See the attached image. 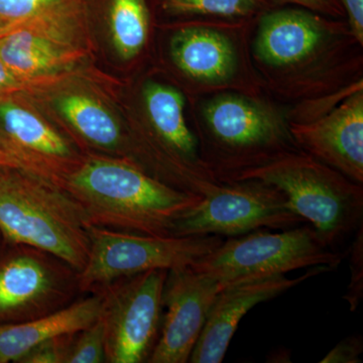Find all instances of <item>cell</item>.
Wrapping results in <instances>:
<instances>
[{"label":"cell","instance_id":"484cf974","mask_svg":"<svg viewBox=\"0 0 363 363\" xmlns=\"http://www.w3.org/2000/svg\"><path fill=\"white\" fill-rule=\"evenodd\" d=\"M363 350L362 336L344 338L321 360V363H358Z\"/></svg>","mask_w":363,"mask_h":363},{"label":"cell","instance_id":"9c48e42d","mask_svg":"<svg viewBox=\"0 0 363 363\" xmlns=\"http://www.w3.org/2000/svg\"><path fill=\"white\" fill-rule=\"evenodd\" d=\"M304 222L278 188L259 180L222 183L177 220L172 235H243L288 229Z\"/></svg>","mask_w":363,"mask_h":363},{"label":"cell","instance_id":"52a82bcc","mask_svg":"<svg viewBox=\"0 0 363 363\" xmlns=\"http://www.w3.org/2000/svg\"><path fill=\"white\" fill-rule=\"evenodd\" d=\"M342 259V253L327 247L313 227L296 226L279 233L259 229L229 238L191 267L233 284L306 267H328L334 271Z\"/></svg>","mask_w":363,"mask_h":363},{"label":"cell","instance_id":"8fae6325","mask_svg":"<svg viewBox=\"0 0 363 363\" xmlns=\"http://www.w3.org/2000/svg\"><path fill=\"white\" fill-rule=\"evenodd\" d=\"M14 247V252L0 262L2 324L37 319L58 311L77 298L81 294L78 272L73 267L39 248Z\"/></svg>","mask_w":363,"mask_h":363},{"label":"cell","instance_id":"603a6c76","mask_svg":"<svg viewBox=\"0 0 363 363\" xmlns=\"http://www.w3.org/2000/svg\"><path fill=\"white\" fill-rule=\"evenodd\" d=\"M77 333V332H76ZM74 334L57 336L35 346L20 359V363H65Z\"/></svg>","mask_w":363,"mask_h":363},{"label":"cell","instance_id":"6da1fadb","mask_svg":"<svg viewBox=\"0 0 363 363\" xmlns=\"http://www.w3.org/2000/svg\"><path fill=\"white\" fill-rule=\"evenodd\" d=\"M362 48L347 21L296 6L262 13L250 40L262 89L304 104L362 80Z\"/></svg>","mask_w":363,"mask_h":363},{"label":"cell","instance_id":"7a4b0ae2","mask_svg":"<svg viewBox=\"0 0 363 363\" xmlns=\"http://www.w3.org/2000/svg\"><path fill=\"white\" fill-rule=\"evenodd\" d=\"M64 189L84 210L91 225L171 236L177 220L202 201L145 172L130 159L88 155Z\"/></svg>","mask_w":363,"mask_h":363},{"label":"cell","instance_id":"ffe728a7","mask_svg":"<svg viewBox=\"0 0 363 363\" xmlns=\"http://www.w3.org/2000/svg\"><path fill=\"white\" fill-rule=\"evenodd\" d=\"M109 23L112 42L121 58L135 59L147 45L150 11L145 0H111Z\"/></svg>","mask_w":363,"mask_h":363},{"label":"cell","instance_id":"277c9868","mask_svg":"<svg viewBox=\"0 0 363 363\" xmlns=\"http://www.w3.org/2000/svg\"><path fill=\"white\" fill-rule=\"evenodd\" d=\"M91 223L65 189L21 171L0 174V234L58 257L78 272L90 250Z\"/></svg>","mask_w":363,"mask_h":363},{"label":"cell","instance_id":"2e32d148","mask_svg":"<svg viewBox=\"0 0 363 363\" xmlns=\"http://www.w3.org/2000/svg\"><path fill=\"white\" fill-rule=\"evenodd\" d=\"M101 313V295L93 293L37 319L1 324L0 363L18 362L35 346L49 339L83 330L97 321Z\"/></svg>","mask_w":363,"mask_h":363},{"label":"cell","instance_id":"7402d4cb","mask_svg":"<svg viewBox=\"0 0 363 363\" xmlns=\"http://www.w3.org/2000/svg\"><path fill=\"white\" fill-rule=\"evenodd\" d=\"M105 325L101 317L74 334L65 363L105 362Z\"/></svg>","mask_w":363,"mask_h":363},{"label":"cell","instance_id":"f1b7e54d","mask_svg":"<svg viewBox=\"0 0 363 363\" xmlns=\"http://www.w3.org/2000/svg\"><path fill=\"white\" fill-rule=\"evenodd\" d=\"M16 169L11 162L2 152H0V174L4 173L6 169Z\"/></svg>","mask_w":363,"mask_h":363},{"label":"cell","instance_id":"d4e9b609","mask_svg":"<svg viewBox=\"0 0 363 363\" xmlns=\"http://www.w3.org/2000/svg\"><path fill=\"white\" fill-rule=\"evenodd\" d=\"M271 9L284 6H295L322 14L327 18L342 20L345 11L339 0H264Z\"/></svg>","mask_w":363,"mask_h":363},{"label":"cell","instance_id":"d6986e66","mask_svg":"<svg viewBox=\"0 0 363 363\" xmlns=\"http://www.w3.org/2000/svg\"><path fill=\"white\" fill-rule=\"evenodd\" d=\"M83 0H0V21L16 28L72 33L83 21Z\"/></svg>","mask_w":363,"mask_h":363},{"label":"cell","instance_id":"5bb4252c","mask_svg":"<svg viewBox=\"0 0 363 363\" xmlns=\"http://www.w3.org/2000/svg\"><path fill=\"white\" fill-rule=\"evenodd\" d=\"M289 130L298 149L362 185L363 82L317 116L289 121Z\"/></svg>","mask_w":363,"mask_h":363},{"label":"cell","instance_id":"5b68a950","mask_svg":"<svg viewBox=\"0 0 363 363\" xmlns=\"http://www.w3.org/2000/svg\"><path fill=\"white\" fill-rule=\"evenodd\" d=\"M259 180L274 186L333 247L362 226L363 188L340 172L298 149L238 174L233 181Z\"/></svg>","mask_w":363,"mask_h":363},{"label":"cell","instance_id":"cb8c5ba5","mask_svg":"<svg viewBox=\"0 0 363 363\" xmlns=\"http://www.w3.org/2000/svg\"><path fill=\"white\" fill-rule=\"evenodd\" d=\"M362 226L357 230V238L350 252L351 279L345 298L354 312L363 297V235Z\"/></svg>","mask_w":363,"mask_h":363},{"label":"cell","instance_id":"3957f363","mask_svg":"<svg viewBox=\"0 0 363 363\" xmlns=\"http://www.w3.org/2000/svg\"><path fill=\"white\" fill-rule=\"evenodd\" d=\"M195 133L208 172L228 183L241 172L298 150L288 117L262 97L226 91L202 104Z\"/></svg>","mask_w":363,"mask_h":363},{"label":"cell","instance_id":"4316f807","mask_svg":"<svg viewBox=\"0 0 363 363\" xmlns=\"http://www.w3.org/2000/svg\"><path fill=\"white\" fill-rule=\"evenodd\" d=\"M345 11L346 21L350 32L363 45V0H339Z\"/></svg>","mask_w":363,"mask_h":363},{"label":"cell","instance_id":"8992f818","mask_svg":"<svg viewBox=\"0 0 363 363\" xmlns=\"http://www.w3.org/2000/svg\"><path fill=\"white\" fill-rule=\"evenodd\" d=\"M257 21H188L169 39L172 63L204 94L234 91L259 96L262 87L250 55Z\"/></svg>","mask_w":363,"mask_h":363},{"label":"cell","instance_id":"44dd1931","mask_svg":"<svg viewBox=\"0 0 363 363\" xmlns=\"http://www.w3.org/2000/svg\"><path fill=\"white\" fill-rule=\"evenodd\" d=\"M166 13L195 20H257L272 9L264 0H162Z\"/></svg>","mask_w":363,"mask_h":363},{"label":"cell","instance_id":"ac0fdd59","mask_svg":"<svg viewBox=\"0 0 363 363\" xmlns=\"http://www.w3.org/2000/svg\"><path fill=\"white\" fill-rule=\"evenodd\" d=\"M58 109L72 130L89 147L125 159L128 152H133L121 124L95 98L69 93L60 97Z\"/></svg>","mask_w":363,"mask_h":363},{"label":"cell","instance_id":"f546056e","mask_svg":"<svg viewBox=\"0 0 363 363\" xmlns=\"http://www.w3.org/2000/svg\"><path fill=\"white\" fill-rule=\"evenodd\" d=\"M11 30H13V28H11V26L6 25V23H1V21H0V37L4 35V33L11 32Z\"/></svg>","mask_w":363,"mask_h":363},{"label":"cell","instance_id":"30bf717a","mask_svg":"<svg viewBox=\"0 0 363 363\" xmlns=\"http://www.w3.org/2000/svg\"><path fill=\"white\" fill-rule=\"evenodd\" d=\"M168 271L126 277L100 290L105 325V362H147L161 329Z\"/></svg>","mask_w":363,"mask_h":363},{"label":"cell","instance_id":"ba28073f","mask_svg":"<svg viewBox=\"0 0 363 363\" xmlns=\"http://www.w3.org/2000/svg\"><path fill=\"white\" fill-rule=\"evenodd\" d=\"M222 241L218 235L152 236L92 225L89 255L78 272L79 291L97 293L126 277L193 266Z\"/></svg>","mask_w":363,"mask_h":363},{"label":"cell","instance_id":"9a60e30c","mask_svg":"<svg viewBox=\"0 0 363 363\" xmlns=\"http://www.w3.org/2000/svg\"><path fill=\"white\" fill-rule=\"evenodd\" d=\"M328 271H332L330 267H314L296 279L279 274L245 279L224 286L215 298L189 362H223L238 325L252 308L278 297L306 279Z\"/></svg>","mask_w":363,"mask_h":363},{"label":"cell","instance_id":"7c38bea8","mask_svg":"<svg viewBox=\"0 0 363 363\" xmlns=\"http://www.w3.org/2000/svg\"><path fill=\"white\" fill-rule=\"evenodd\" d=\"M0 152L16 169L63 189L84 157L65 135L13 96L0 98Z\"/></svg>","mask_w":363,"mask_h":363},{"label":"cell","instance_id":"4fadbf2b","mask_svg":"<svg viewBox=\"0 0 363 363\" xmlns=\"http://www.w3.org/2000/svg\"><path fill=\"white\" fill-rule=\"evenodd\" d=\"M228 285L191 267L169 271L162 293L166 313L147 362H189L215 298Z\"/></svg>","mask_w":363,"mask_h":363},{"label":"cell","instance_id":"83f0119b","mask_svg":"<svg viewBox=\"0 0 363 363\" xmlns=\"http://www.w3.org/2000/svg\"><path fill=\"white\" fill-rule=\"evenodd\" d=\"M25 85L0 60V98L13 96Z\"/></svg>","mask_w":363,"mask_h":363},{"label":"cell","instance_id":"e0dca14e","mask_svg":"<svg viewBox=\"0 0 363 363\" xmlns=\"http://www.w3.org/2000/svg\"><path fill=\"white\" fill-rule=\"evenodd\" d=\"M81 56L70 42L32 28H13L0 37V60L26 85L66 69Z\"/></svg>","mask_w":363,"mask_h":363}]
</instances>
